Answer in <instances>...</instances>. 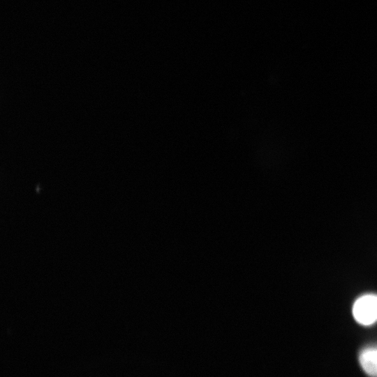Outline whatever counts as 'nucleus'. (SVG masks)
<instances>
[{
  "instance_id": "f257e3e1",
  "label": "nucleus",
  "mask_w": 377,
  "mask_h": 377,
  "mask_svg": "<svg viewBox=\"0 0 377 377\" xmlns=\"http://www.w3.org/2000/svg\"><path fill=\"white\" fill-rule=\"evenodd\" d=\"M353 315L359 323L369 325L377 320V295L367 294L359 297L353 306Z\"/></svg>"
},
{
  "instance_id": "f03ea898",
  "label": "nucleus",
  "mask_w": 377,
  "mask_h": 377,
  "mask_svg": "<svg viewBox=\"0 0 377 377\" xmlns=\"http://www.w3.org/2000/svg\"><path fill=\"white\" fill-rule=\"evenodd\" d=\"M359 361L368 375L377 377V347L363 350L359 356Z\"/></svg>"
}]
</instances>
